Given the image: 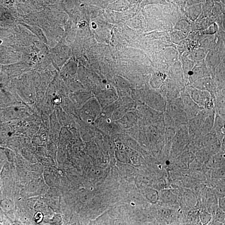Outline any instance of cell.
I'll use <instances>...</instances> for the list:
<instances>
[{
  "instance_id": "cell-2",
  "label": "cell",
  "mask_w": 225,
  "mask_h": 225,
  "mask_svg": "<svg viewBox=\"0 0 225 225\" xmlns=\"http://www.w3.org/2000/svg\"><path fill=\"white\" fill-rule=\"evenodd\" d=\"M161 197L163 201L166 202L173 203L176 200L174 195L169 190H163L161 194Z\"/></svg>"
},
{
  "instance_id": "cell-3",
  "label": "cell",
  "mask_w": 225,
  "mask_h": 225,
  "mask_svg": "<svg viewBox=\"0 0 225 225\" xmlns=\"http://www.w3.org/2000/svg\"><path fill=\"white\" fill-rule=\"evenodd\" d=\"M211 216L206 212H202L200 215V221L202 225H207L211 221Z\"/></svg>"
},
{
  "instance_id": "cell-6",
  "label": "cell",
  "mask_w": 225,
  "mask_h": 225,
  "mask_svg": "<svg viewBox=\"0 0 225 225\" xmlns=\"http://www.w3.org/2000/svg\"><path fill=\"white\" fill-rule=\"evenodd\" d=\"M220 206L221 208L223 209L225 208V199L224 198H221L220 200Z\"/></svg>"
},
{
  "instance_id": "cell-1",
  "label": "cell",
  "mask_w": 225,
  "mask_h": 225,
  "mask_svg": "<svg viewBox=\"0 0 225 225\" xmlns=\"http://www.w3.org/2000/svg\"><path fill=\"white\" fill-rule=\"evenodd\" d=\"M206 56V54L203 50L199 49L194 51L189 55L190 60L194 61H201Z\"/></svg>"
},
{
  "instance_id": "cell-4",
  "label": "cell",
  "mask_w": 225,
  "mask_h": 225,
  "mask_svg": "<svg viewBox=\"0 0 225 225\" xmlns=\"http://www.w3.org/2000/svg\"><path fill=\"white\" fill-rule=\"evenodd\" d=\"M217 30V26L215 23H213L207 28L205 32L206 34L212 35L216 32Z\"/></svg>"
},
{
  "instance_id": "cell-5",
  "label": "cell",
  "mask_w": 225,
  "mask_h": 225,
  "mask_svg": "<svg viewBox=\"0 0 225 225\" xmlns=\"http://www.w3.org/2000/svg\"><path fill=\"white\" fill-rule=\"evenodd\" d=\"M162 214L163 216L165 217L169 216V215H170V211L169 210V209H162Z\"/></svg>"
}]
</instances>
